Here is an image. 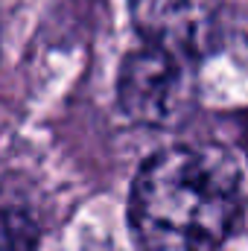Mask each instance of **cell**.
Here are the masks:
<instances>
[{
	"mask_svg": "<svg viewBox=\"0 0 248 251\" xmlns=\"http://www.w3.org/2000/svg\"><path fill=\"white\" fill-rule=\"evenodd\" d=\"M243 216V173L222 146H170L137 170L128 228L140 251H216Z\"/></svg>",
	"mask_w": 248,
	"mask_h": 251,
	"instance_id": "1",
	"label": "cell"
},
{
	"mask_svg": "<svg viewBox=\"0 0 248 251\" xmlns=\"http://www.w3.org/2000/svg\"><path fill=\"white\" fill-rule=\"evenodd\" d=\"M187 64L149 44L128 50L117 73L120 111L146 128H175L184 123L193 108V79Z\"/></svg>",
	"mask_w": 248,
	"mask_h": 251,
	"instance_id": "2",
	"label": "cell"
},
{
	"mask_svg": "<svg viewBox=\"0 0 248 251\" xmlns=\"http://www.w3.org/2000/svg\"><path fill=\"white\" fill-rule=\"evenodd\" d=\"M128 15L143 44L181 62L201 59L213 44V0H128Z\"/></svg>",
	"mask_w": 248,
	"mask_h": 251,
	"instance_id": "3",
	"label": "cell"
},
{
	"mask_svg": "<svg viewBox=\"0 0 248 251\" xmlns=\"http://www.w3.org/2000/svg\"><path fill=\"white\" fill-rule=\"evenodd\" d=\"M3 251H38V231L21 210L3 213Z\"/></svg>",
	"mask_w": 248,
	"mask_h": 251,
	"instance_id": "4",
	"label": "cell"
}]
</instances>
